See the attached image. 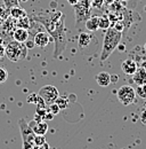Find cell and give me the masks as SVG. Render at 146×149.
I'll list each match as a JSON object with an SVG mask.
<instances>
[{
    "label": "cell",
    "instance_id": "obj_21",
    "mask_svg": "<svg viewBox=\"0 0 146 149\" xmlns=\"http://www.w3.org/2000/svg\"><path fill=\"white\" fill-rule=\"evenodd\" d=\"M58 107H59V109L62 110V109H65L66 108V106H67V103H69V100L66 99V97H59L58 96V99L56 100V102H55Z\"/></svg>",
    "mask_w": 146,
    "mask_h": 149
},
{
    "label": "cell",
    "instance_id": "obj_29",
    "mask_svg": "<svg viewBox=\"0 0 146 149\" xmlns=\"http://www.w3.org/2000/svg\"><path fill=\"white\" fill-rule=\"evenodd\" d=\"M81 1H82V0H67V2H69L71 6H73V7H74V6H76L78 3H80Z\"/></svg>",
    "mask_w": 146,
    "mask_h": 149
},
{
    "label": "cell",
    "instance_id": "obj_25",
    "mask_svg": "<svg viewBox=\"0 0 146 149\" xmlns=\"http://www.w3.org/2000/svg\"><path fill=\"white\" fill-rule=\"evenodd\" d=\"M48 111L50 112L53 116L55 115H57L58 112L61 111V109H59V107L56 104V103H52V104H49V108H48Z\"/></svg>",
    "mask_w": 146,
    "mask_h": 149
},
{
    "label": "cell",
    "instance_id": "obj_4",
    "mask_svg": "<svg viewBox=\"0 0 146 149\" xmlns=\"http://www.w3.org/2000/svg\"><path fill=\"white\" fill-rule=\"evenodd\" d=\"M116 96L123 106H130L136 101V91L130 85H123L118 90Z\"/></svg>",
    "mask_w": 146,
    "mask_h": 149
},
{
    "label": "cell",
    "instance_id": "obj_19",
    "mask_svg": "<svg viewBox=\"0 0 146 149\" xmlns=\"http://www.w3.org/2000/svg\"><path fill=\"white\" fill-rule=\"evenodd\" d=\"M9 16H10V9L7 8L5 5L0 6V24H2Z\"/></svg>",
    "mask_w": 146,
    "mask_h": 149
},
{
    "label": "cell",
    "instance_id": "obj_24",
    "mask_svg": "<svg viewBox=\"0 0 146 149\" xmlns=\"http://www.w3.org/2000/svg\"><path fill=\"white\" fill-rule=\"evenodd\" d=\"M3 5L7 7V8H12V7H15V6H18L19 5V1L18 0H2Z\"/></svg>",
    "mask_w": 146,
    "mask_h": 149
},
{
    "label": "cell",
    "instance_id": "obj_12",
    "mask_svg": "<svg viewBox=\"0 0 146 149\" xmlns=\"http://www.w3.org/2000/svg\"><path fill=\"white\" fill-rule=\"evenodd\" d=\"M13 38L15 41L17 42H26V40L30 38V35H29V30L26 29H22V28H16L13 32Z\"/></svg>",
    "mask_w": 146,
    "mask_h": 149
},
{
    "label": "cell",
    "instance_id": "obj_5",
    "mask_svg": "<svg viewBox=\"0 0 146 149\" xmlns=\"http://www.w3.org/2000/svg\"><path fill=\"white\" fill-rule=\"evenodd\" d=\"M74 12H75L76 24H78V26H80V24L82 22H86L91 16L89 0H82L80 3L74 6Z\"/></svg>",
    "mask_w": 146,
    "mask_h": 149
},
{
    "label": "cell",
    "instance_id": "obj_3",
    "mask_svg": "<svg viewBox=\"0 0 146 149\" xmlns=\"http://www.w3.org/2000/svg\"><path fill=\"white\" fill-rule=\"evenodd\" d=\"M28 47L25 44L17 42L15 40L8 42L5 47V55L7 56L12 62H18L26 57Z\"/></svg>",
    "mask_w": 146,
    "mask_h": 149
},
{
    "label": "cell",
    "instance_id": "obj_15",
    "mask_svg": "<svg viewBox=\"0 0 146 149\" xmlns=\"http://www.w3.org/2000/svg\"><path fill=\"white\" fill-rule=\"evenodd\" d=\"M25 16H28V13L23 8H21L19 6H15V7L10 8V17L12 19H19L22 17H25Z\"/></svg>",
    "mask_w": 146,
    "mask_h": 149
},
{
    "label": "cell",
    "instance_id": "obj_20",
    "mask_svg": "<svg viewBox=\"0 0 146 149\" xmlns=\"http://www.w3.org/2000/svg\"><path fill=\"white\" fill-rule=\"evenodd\" d=\"M136 91V95H138L140 99H145L146 100V84L144 85H138Z\"/></svg>",
    "mask_w": 146,
    "mask_h": 149
},
{
    "label": "cell",
    "instance_id": "obj_32",
    "mask_svg": "<svg viewBox=\"0 0 146 149\" xmlns=\"http://www.w3.org/2000/svg\"><path fill=\"white\" fill-rule=\"evenodd\" d=\"M144 108L146 109V101H145V103H144Z\"/></svg>",
    "mask_w": 146,
    "mask_h": 149
},
{
    "label": "cell",
    "instance_id": "obj_11",
    "mask_svg": "<svg viewBox=\"0 0 146 149\" xmlns=\"http://www.w3.org/2000/svg\"><path fill=\"white\" fill-rule=\"evenodd\" d=\"M121 69H122L123 74H129V76H132V74L137 71L138 67H137V64H136V62H135L134 60L127 58V60H125V61L122 62V64H121Z\"/></svg>",
    "mask_w": 146,
    "mask_h": 149
},
{
    "label": "cell",
    "instance_id": "obj_23",
    "mask_svg": "<svg viewBox=\"0 0 146 149\" xmlns=\"http://www.w3.org/2000/svg\"><path fill=\"white\" fill-rule=\"evenodd\" d=\"M7 78H8V71H7V69L3 68V67H0V84L5 83L7 80Z\"/></svg>",
    "mask_w": 146,
    "mask_h": 149
},
{
    "label": "cell",
    "instance_id": "obj_31",
    "mask_svg": "<svg viewBox=\"0 0 146 149\" xmlns=\"http://www.w3.org/2000/svg\"><path fill=\"white\" fill-rule=\"evenodd\" d=\"M19 2H26V1H29V0H18Z\"/></svg>",
    "mask_w": 146,
    "mask_h": 149
},
{
    "label": "cell",
    "instance_id": "obj_30",
    "mask_svg": "<svg viewBox=\"0 0 146 149\" xmlns=\"http://www.w3.org/2000/svg\"><path fill=\"white\" fill-rule=\"evenodd\" d=\"M119 79V76L118 74H112L111 76V83H116Z\"/></svg>",
    "mask_w": 146,
    "mask_h": 149
},
{
    "label": "cell",
    "instance_id": "obj_27",
    "mask_svg": "<svg viewBox=\"0 0 146 149\" xmlns=\"http://www.w3.org/2000/svg\"><path fill=\"white\" fill-rule=\"evenodd\" d=\"M6 45H3V38H0V60H1L2 56L5 55V47H6Z\"/></svg>",
    "mask_w": 146,
    "mask_h": 149
},
{
    "label": "cell",
    "instance_id": "obj_18",
    "mask_svg": "<svg viewBox=\"0 0 146 149\" xmlns=\"http://www.w3.org/2000/svg\"><path fill=\"white\" fill-rule=\"evenodd\" d=\"M111 26V21L107 16L103 15V16H98V28L102 30H107Z\"/></svg>",
    "mask_w": 146,
    "mask_h": 149
},
{
    "label": "cell",
    "instance_id": "obj_2",
    "mask_svg": "<svg viewBox=\"0 0 146 149\" xmlns=\"http://www.w3.org/2000/svg\"><path fill=\"white\" fill-rule=\"evenodd\" d=\"M122 39V32L115 28H111L106 30L104 41H103V47H102V53H101V61L104 62L110 57V55L114 52V49L119 46L120 41Z\"/></svg>",
    "mask_w": 146,
    "mask_h": 149
},
{
    "label": "cell",
    "instance_id": "obj_8",
    "mask_svg": "<svg viewBox=\"0 0 146 149\" xmlns=\"http://www.w3.org/2000/svg\"><path fill=\"white\" fill-rule=\"evenodd\" d=\"M78 44H79V47L80 49L82 51H86L87 48L91 47L92 45L97 46L98 41H97V38L95 37L94 35L88 33V32H82L79 35V39H78Z\"/></svg>",
    "mask_w": 146,
    "mask_h": 149
},
{
    "label": "cell",
    "instance_id": "obj_22",
    "mask_svg": "<svg viewBox=\"0 0 146 149\" xmlns=\"http://www.w3.org/2000/svg\"><path fill=\"white\" fill-rule=\"evenodd\" d=\"M33 143H34L36 147H38V146L41 147V146L46 145V139H45L43 135H36V138L33 140Z\"/></svg>",
    "mask_w": 146,
    "mask_h": 149
},
{
    "label": "cell",
    "instance_id": "obj_26",
    "mask_svg": "<svg viewBox=\"0 0 146 149\" xmlns=\"http://www.w3.org/2000/svg\"><path fill=\"white\" fill-rule=\"evenodd\" d=\"M38 97H39V95L38 94H30L29 96H28V102H30V103H34L36 104V101H38Z\"/></svg>",
    "mask_w": 146,
    "mask_h": 149
},
{
    "label": "cell",
    "instance_id": "obj_9",
    "mask_svg": "<svg viewBox=\"0 0 146 149\" xmlns=\"http://www.w3.org/2000/svg\"><path fill=\"white\" fill-rule=\"evenodd\" d=\"M50 40H53L52 37L49 36V33L47 32H36L33 37V41H34V45L36 47H40V48H45L48 46V44L50 42Z\"/></svg>",
    "mask_w": 146,
    "mask_h": 149
},
{
    "label": "cell",
    "instance_id": "obj_10",
    "mask_svg": "<svg viewBox=\"0 0 146 149\" xmlns=\"http://www.w3.org/2000/svg\"><path fill=\"white\" fill-rule=\"evenodd\" d=\"M29 125L31 126V129L34 132L36 135H45L47 133V131H48V124L46 122H43V120H41V122L33 120Z\"/></svg>",
    "mask_w": 146,
    "mask_h": 149
},
{
    "label": "cell",
    "instance_id": "obj_14",
    "mask_svg": "<svg viewBox=\"0 0 146 149\" xmlns=\"http://www.w3.org/2000/svg\"><path fill=\"white\" fill-rule=\"evenodd\" d=\"M85 26L87 28L88 31L90 32H95L97 31L98 28V16H90L89 19L85 22Z\"/></svg>",
    "mask_w": 146,
    "mask_h": 149
},
{
    "label": "cell",
    "instance_id": "obj_7",
    "mask_svg": "<svg viewBox=\"0 0 146 149\" xmlns=\"http://www.w3.org/2000/svg\"><path fill=\"white\" fill-rule=\"evenodd\" d=\"M18 125H19V130H21V134H22L23 143H33V140L36 138V134L32 131L31 126L23 118L18 120Z\"/></svg>",
    "mask_w": 146,
    "mask_h": 149
},
{
    "label": "cell",
    "instance_id": "obj_16",
    "mask_svg": "<svg viewBox=\"0 0 146 149\" xmlns=\"http://www.w3.org/2000/svg\"><path fill=\"white\" fill-rule=\"evenodd\" d=\"M134 80L136 81L137 85H144L146 84V71L143 69H137V71L132 74Z\"/></svg>",
    "mask_w": 146,
    "mask_h": 149
},
{
    "label": "cell",
    "instance_id": "obj_1",
    "mask_svg": "<svg viewBox=\"0 0 146 149\" xmlns=\"http://www.w3.org/2000/svg\"><path fill=\"white\" fill-rule=\"evenodd\" d=\"M31 19L42 24V26L48 31L49 36L54 40L55 47L53 57L57 58L64 52L67 42L64 14L57 9H49L40 12L38 14H33L31 16Z\"/></svg>",
    "mask_w": 146,
    "mask_h": 149
},
{
    "label": "cell",
    "instance_id": "obj_33",
    "mask_svg": "<svg viewBox=\"0 0 146 149\" xmlns=\"http://www.w3.org/2000/svg\"><path fill=\"white\" fill-rule=\"evenodd\" d=\"M144 48H145V49H146V44H145V45H144Z\"/></svg>",
    "mask_w": 146,
    "mask_h": 149
},
{
    "label": "cell",
    "instance_id": "obj_6",
    "mask_svg": "<svg viewBox=\"0 0 146 149\" xmlns=\"http://www.w3.org/2000/svg\"><path fill=\"white\" fill-rule=\"evenodd\" d=\"M38 95L48 106V104H52V103L56 102V100L59 96V92H58V90L55 86H53V85H46V86H43V87H41L39 90Z\"/></svg>",
    "mask_w": 146,
    "mask_h": 149
},
{
    "label": "cell",
    "instance_id": "obj_28",
    "mask_svg": "<svg viewBox=\"0 0 146 149\" xmlns=\"http://www.w3.org/2000/svg\"><path fill=\"white\" fill-rule=\"evenodd\" d=\"M140 122L146 125V109H144L140 113Z\"/></svg>",
    "mask_w": 146,
    "mask_h": 149
},
{
    "label": "cell",
    "instance_id": "obj_13",
    "mask_svg": "<svg viewBox=\"0 0 146 149\" xmlns=\"http://www.w3.org/2000/svg\"><path fill=\"white\" fill-rule=\"evenodd\" d=\"M95 79H96V83L102 87H107L111 84V74L106 71H101L99 74H97Z\"/></svg>",
    "mask_w": 146,
    "mask_h": 149
},
{
    "label": "cell",
    "instance_id": "obj_17",
    "mask_svg": "<svg viewBox=\"0 0 146 149\" xmlns=\"http://www.w3.org/2000/svg\"><path fill=\"white\" fill-rule=\"evenodd\" d=\"M16 26L17 28H22V29H26L29 30L31 28V19L30 16H25V17H22L19 19H16Z\"/></svg>",
    "mask_w": 146,
    "mask_h": 149
}]
</instances>
